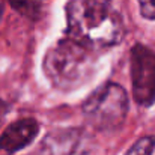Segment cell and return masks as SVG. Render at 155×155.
<instances>
[{
	"label": "cell",
	"mask_w": 155,
	"mask_h": 155,
	"mask_svg": "<svg viewBox=\"0 0 155 155\" xmlns=\"http://www.w3.org/2000/svg\"><path fill=\"white\" fill-rule=\"evenodd\" d=\"M68 36L91 50L116 45L124 36V23L110 0H69Z\"/></svg>",
	"instance_id": "cell-1"
},
{
	"label": "cell",
	"mask_w": 155,
	"mask_h": 155,
	"mask_svg": "<svg viewBox=\"0 0 155 155\" xmlns=\"http://www.w3.org/2000/svg\"><path fill=\"white\" fill-rule=\"evenodd\" d=\"M94 50L81 45L72 38L60 39L47 51L44 71L53 84L62 91L81 86L94 72Z\"/></svg>",
	"instance_id": "cell-2"
},
{
	"label": "cell",
	"mask_w": 155,
	"mask_h": 155,
	"mask_svg": "<svg viewBox=\"0 0 155 155\" xmlns=\"http://www.w3.org/2000/svg\"><path fill=\"white\" fill-rule=\"evenodd\" d=\"M128 113L127 92L116 83H105L95 91L83 105L86 120L97 130H117Z\"/></svg>",
	"instance_id": "cell-3"
},
{
	"label": "cell",
	"mask_w": 155,
	"mask_h": 155,
	"mask_svg": "<svg viewBox=\"0 0 155 155\" xmlns=\"http://www.w3.org/2000/svg\"><path fill=\"white\" fill-rule=\"evenodd\" d=\"M131 78L134 100L151 105L155 101V53L142 44L131 50Z\"/></svg>",
	"instance_id": "cell-4"
},
{
	"label": "cell",
	"mask_w": 155,
	"mask_h": 155,
	"mask_svg": "<svg viewBox=\"0 0 155 155\" xmlns=\"http://www.w3.org/2000/svg\"><path fill=\"white\" fill-rule=\"evenodd\" d=\"M92 137L81 130H57L41 145L39 155H95Z\"/></svg>",
	"instance_id": "cell-5"
},
{
	"label": "cell",
	"mask_w": 155,
	"mask_h": 155,
	"mask_svg": "<svg viewBox=\"0 0 155 155\" xmlns=\"http://www.w3.org/2000/svg\"><path fill=\"white\" fill-rule=\"evenodd\" d=\"M38 134V122L35 119H21L9 125L0 136V149L14 154L27 146Z\"/></svg>",
	"instance_id": "cell-6"
},
{
	"label": "cell",
	"mask_w": 155,
	"mask_h": 155,
	"mask_svg": "<svg viewBox=\"0 0 155 155\" xmlns=\"http://www.w3.org/2000/svg\"><path fill=\"white\" fill-rule=\"evenodd\" d=\"M125 155H155V136L137 140Z\"/></svg>",
	"instance_id": "cell-7"
},
{
	"label": "cell",
	"mask_w": 155,
	"mask_h": 155,
	"mask_svg": "<svg viewBox=\"0 0 155 155\" xmlns=\"http://www.w3.org/2000/svg\"><path fill=\"white\" fill-rule=\"evenodd\" d=\"M140 12L145 18L155 20V0H139Z\"/></svg>",
	"instance_id": "cell-8"
},
{
	"label": "cell",
	"mask_w": 155,
	"mask_h": 155,
	"mask_svg": "<svg viewBox=\"0 0 155 155\" xmlns=\"http://www.w3.org/2000/svg\"><path fill=\"white\" fill-rule=\"evenodd\" d=\"M5 114H6V105L0 101V124H2V120H3Z\"/></svg>",
	"instance_id": "cell-9"
},
{
	"label": "cell",
	"mask_w": 155,
	"mask_h": 155,
	"mask_svg": "<svg viewBox=\"0 0 155 155\" xmlns=\"http://www.w3.org/2000/svg\"><path fill=\"white\" fill-rule=\"evenodd\" d=\"M2 14H3V5H2V0H0V20H2Z\"/></svg>",
	"instance_id": "cell-10"
}]
</instances>
